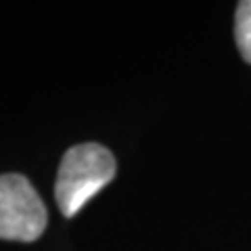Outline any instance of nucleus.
Segmentation results:
<instances>
[{
    "mask_svg": "<svg viewBox=\"0 0 251 251\" xmlns=\"http://www.w3.org/2000/svg\"><path fill=\"white\" fill-rule=\"evenodd\" d=\"M234 38L241 57L251 63V0H243L237 4L234 15Z\"/></svg>",
    "mask_w": 251,
    "mask_h": 251,
    "instance_id": "nucleus-3",
    "label": "nucleus"
},
{
    "mask_svg": "<svg viewBox=\"0 0 251 251\" xmlns=\"http://www.w3.org/2000/svg\"><path fill=\"white\" fill-rule=\"evenodd\" d=\"M115 178V157L99 143L67 149L61 159L54 199L65 218H74L100 188Z\"/></svg>",
    "mask_w": 251,
    "mask_h": 251,
    "instance_id": "nucleus-1",
    "label": "nucleus"
},
{
    "mask_svg": "<svg viewBox=\"0 0 251 251\" xmlns=\"http://www.w3.org/2000/svg\"><path fill=\"white\" fill-rule=\"evenodd\" d=\"M46 220L40 195L25 176H0V239L31 243L44 232Z\"/></svg>",
    "mask_w": 251,
    "mask_h": 251,
    "instance_id": "nucleus-2",
    "label": "nucleus"
}]
</instances>
